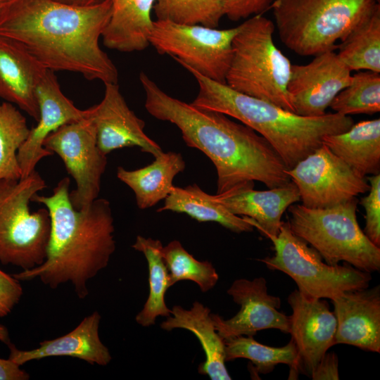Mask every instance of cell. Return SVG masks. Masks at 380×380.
I'll list each match as a JSON object with an SVG mask.
<instances>
[{"label": "cell", "mask_w": 380, "mask_h": 380, "mask_svg": "<svg viewBox=\"0 0 380 380\" xmlns=\"http://www.w3.org/2000/svg\"><path fill=\"white\" fill-rule=\"evenodd\" d=\"M111 11V0L89 6L8 0L0 8V37L17 43L47 70L118 84V69L99 46Z\"/></svg>", "instance_id": "1"}, {"label": "cell", "mask_w": 380, "mask_h": 380, "mask_svg": "<svg viewBox=\"0 0 380 380\" xmlns=\"http://www.w3.org/2000/svg\"><path fill=\"white\" fill-rule=\"evenodd\" d=\"M139 80L147 112L176 125L186 146L198 149L213 163L217 194L248 182H260L268 189L291 182L280 156L252 128L222 113L202 109L168 95L144 72H140Z\"/></svg>", "instance_id": "2"}, {"label": "cell", "mask_w": 380, "mask_h": 380, "mask_svg": "<svg viewBox=\"0 0 380 380\" xmlns=\"http://www.w3.org/2000/svg\"><path fill=\"white\" fill-rule=\"evenodd\" d=\"M69 187L70 179L64 177L51 195L32 196L31 201L44 205L50 216L46 257L39 266L13 276L20 281L38 278L53 289L70 283L77 297L84 299L89 294L88 281L107 267L115 251L114 220L106 198L75 209Z\"/></svg>", "instance_id": "3"}, {"label": "cell", "mask_w": 380, "mask_h": 380, "mask_svg": "<svg viewBox=\"0 0 380 380\" xmlns=\"http://www.w3.org/2000/svg\"><path fill=\"white\" fill-rule=\"evenodd\" d=\"M179 65L198 84L193 105L222 113L252 128L270 143L287 170L321 146L324 136L344 132L355 123L351 117L334 112L300 116L210 80L184 63Z\"/></svg>", "instance_id": "4"}, {"label": "cell", "mask_w": 380, "mask_h": 380, "mask_svg": "<svg viewBox=\"0 0 380 380\" xmlns=\"http://www.w3.org/2000/svg\"><path fill=\"white\" fill-rule=\"evenodd\" d=\"M379 4L376 0H274L272 8L279 39L291 51L315 56L335 51Z\"/></svg>", "instance_id": "5"}, {"label": "cell", "mask_w": 380, "mask_h": 380, "mask_svg": "<svg viewBox=\"0 0 380 380\" xmlns=\"http://www.w3.org/2000/svg\"><path fill=\"white\" fill-rule=\"evenodd\" d=\"M240 26L232 41L233 56L226 84L294 113L287 91L292 64L274 44V23L256 15Z\"/></svg>", "instance_id": "6"}, {"label": "cell", "mask_w": 380, "mask_h": 380, "mask_svg": "<svg viewBox=\"0 0 380 380\" xmlns=\"http://www.w3.org/2000/svg\"><path fill=\"white\" fill-rule=\"evenodd\" d=\"M356 197L327 208H310L302 204L288 208L289 227L310 244L326 263L346 262L369 273L380 270V247L360 229Z\"/></svg>", "instance_id": "7"}, {"label": "cell", "mask_w": 380, "mask_h": 380, "mask_svg": "<svg viewBox=\"0 0 380 380\" xmlns=\"http://www.w3.org/2000/svg\"><path fill=\"white\" fill-rule=\"evenodd\" d=\"M46 187L34 170L18 180H0V262L22 270L41 265L46 257L51 221L48 210L32 212V196Z\"/></svg>", "instance_id": "8"}, {"label": "cell", "mask_w": 380, "mask_h": 380, "mask_svg": "<svg viewBox=\"0 0 380 380\" xmlns=\"http://www.w3.org/2000/svg\"><path fill=\"white\" fill-rule=\"evenodd\" d=\"M274 255L260 259L269 269L289 275L300 293L308 299H334L346 291L368 288L371 273L344 262L330 265L312 247L296 236L289 222H282L276 236L268 237Z\"/></svg>", "instance_id": "9"}, {"label": "cell", "mask_w": 380, "mask_h": 380, "mask_svg": "<svg viewBox=\"0 0 380 380\" xmlns=\"http://www.w3.org/2000/svg\"><path fill=\"white\" fill-rule=\"evenodd\" d=\"M237 27L219 30L201 25H183L156 20L149 37L150 44L160 55H169L204 77L226 84L231 65L232 41Z\"/></svg>", "instance_id": "10"}, {"label": "cell", "mask_w": 380, "mask_h": 380, "mask_svg": "<svg viewBox=\"0 0 380 380\" xmlns=\"http://www.w3.org/2000/svg\"><path fill=\"white\" fill-rule=\"evenodd\" d=\"M43 146L63 160L76 188L70 191L72 206L80 210L98 198L107 157L99 148L92 122L84 118L61 125L49 134Z\"/></svg>", "instance_id": "11"}, {"label": "cell", "mask_w": 380, "mask_h": 380, "mask_svg": "<svg viewBox=\"0 0 380 380\" xmlns=\"http://www.w3.org/2000/svg\"><path fill=\"white\" fill-rule=\"evenodd\" d=\"M297 186L302 205L327 208L369 191L366 178L322 144L286 170Z\"/></svg>", "instance_id": "12"}, {"label": "cell", "mask_w": 380, "mask_h": 380, "mask_svg": "<svg viewBox=\"0 0 380 380\" xmlns=\"http://www.w3.org/2000/svg\"><path fill=\"white\" fill-rule=\"evenodd\" d=\"M351 79V71L335 51L317 55L307 64L291 65L287 91L294 113L305 117L326 114L333 99Z\"/></svg>", "instance_id": "13"}, {"label": "cell", "mask_w": 380, "mask_h": 380, "mask_svg": "<svg viewBox=\"0 0 380 380\" xmlns=\"http://www.w3.org/2000/svg\"><path fill=\"white\" fill-rule=\"evenodd\" d=\"M227 293L241 308L228 319L211 314L215 328L224 340L239 336H253L258 331L267 329L289 334V316L279 311L281 300L268 293L265 278L236 279Z\"/></svg>", "instance_id": "14"}, {"label": "cell", "mask_w": 380, "mask_h": 380, "mask_svg": "<svg viewBox=\"0 0 380 380\" xmlns=\"http://www.w3.org/2000/svg\"><path fill=\"white\" fill-rule=\"evenodd\" d=\"M104 85L102 101L86 109V117L95 127L100 151L107 156L119 148L136 146L154 157L161 153L160 146L144 132L145 122L129 108L118 84Z\"/></svg>", "instance_id": "15"}, {"label": "cell", "mask_w": 380, "mask_h": 380, "mask_svg": "<svg viewBox=\"0 0 380 380\" xmlns=\"http://www.w3.org/2000/svg\"><path fill=\"white\" fill-rule=\"evenodd\" d=\"M287 301L292 310L289 334L298 350L300 369L310 376L336 344V319L325 300L306 298L298 290L289 294Z\"/></svg>", "instance_id": "16"}, {"label": "cell", "mask_w": 380, "mask_h": 380, "mask_svg": "<svg viewBox=\"0 0 380 380\" xmlns=\"http://www.w3.org/2000/svg\"><path fill=\"white\" fill-rule=\"evenodd\" d=\"M37 98L39 118L35 127L30 129L29 136L18 152L21 178L35 170L42 158L53 153L43 146L47 136L63 125L85 118L86 110L77 108L62 92L53 71L47 70L41 79Z\"/></svg>", "instance_id": "17"}, {"label": "cell", "mask_w": 380, "mask_h": 380, "mask_svg": "<svg viewBox=\"0 0 380 380\" xmlns=\"http://www.w3.org/2000/svg\"><path fill=\"white\" fill-rule=\"evenodd\" d=\"M253 187L254 182H248L212 196L232 213L248 217L254 228L267 237L276 236L284 213L300 201L298 189L292 182L265 191Z\"/></svg>", "instance_id": "18"}, {"label": "cell", "mask_w": 380, "mask_h": 380, "mask_svg": "<svg viewBox=\"0 0 380 380\" xmlns=\"http://www.w3.org/2000/svg\"><path fill=\"white\" fill-rule=\"evenodd\" d=\"M336 319V344L380 353V288L343 292L331 300Z\"/></svg>", "instance_id": "19"}, {"label": "cell", "mask_w": 380, "mask_h": 380, "mask_svg": "<svg viewBox=\"0 0 380 380\" xmlns=\"http://www.w3.org/2000/svg\"><path fill=\"white\" fill-rule=\"evenodd\" d=\"M101 318L99 312L94 311L68 334L40 342L39 347L34 349L20 350L10 343L7 345L10 350L8 358L20 366L32 360L61 356L78 358L90 365L106 366L112 356L99 336Z\"/></svg>", "instance_id": "20"}, {"label": "cell", "mask_w": 380, "mask_h": 380, "mask_svg": "<svg viewBox=\"0 0 380 380\" xmlns=\"http://www.w3.org/2000/svg\"><path fill=\"white\" fill-rule=\"evenodd\" d=\"M46 70L17 43L0 37V96L37 121V89Z\"/></svg>", "instance_id": "21"}, {"label": "cell", "mask_w": 380, "mask_h": 380, "mask_svg": "<svg viewBox=\"0 0 380 380\" xmlns=\"http://www.w3.org/2000/svg\"><path fill=\"white\" fill-rule=\"evenodd\" d=\"M160 327L168 331L184 329L197 337L205 356L198 366V373L211 380L232 379L225 366V342L215 328L209 308L198 301H195L190 309L175 305L171 315Z\"/></svg>", "instance_id": "22"}, {"label": "cell", "mask_w": 380, "mask_h": 380, "mask_svg": "<svg viewBox=\"0 0 380 380\" xmlns=\"http://www.w3.org/2000/svg\"><path fill=\"white\" fill-rule=\"evenodd\" d=\"M156 1L111 0V15L101 35L103 44L121 52L146 49L150 45L154 22L151 11Z\"/></svg>", "instance_id": "23"}, {"label": "cell", "mask_w": 380, "mask_h": 380, "mask_svg": "<svg viewBox=\"0 0 380 380\" xmlns=\"http://www.w3.org/2000/svg\"><path fill=\"white\" fill-rule=\"evenodd\" d=\"M186 163L181 153L162 152L143 167L128 170L117 168V177L134 192L139 209L151 208L165 200L171 192L175 177L182 172Z\"/></svg>", "instance_id": "24"}, {"label": "cell", "mask_w": 380, "mask_h": 380, "mask_svg": "<svg viewBox=\"0 0 380 380\" xmlns=\"http://www.w3.org/2000/svg\"><path fill=\"white\" fill-rule=\"evenodd\" d=\"M322 144L362 177L380 174V119L354 123L347 131L323 137Z\"/></svg>", "instance_id": "25"}, {"label": "cell", "mask_w": 380, "mask_h": 380, "mask_svg": "<svg viewBox=\"0 0 380 380\" xmlns=\"http://www.w3.org/2000/svg\"><path fill=\"white\" fill-rule=\"evenodd\" d=\"M164 211L184 213L201 222H217L236 233L249 232L254 229L248 217L232 213L196 184L184 188L174 186L163 206L157 210L158 213Z\"/></svg>", "instance_id": "26"}, {"label": "cell", "mask_w": 380, "mask_h": 380, "mask_svg": "<svg viewBox=\"0 0 380 380\" xmlns=\"http://www.w3.org/2000/svg\"><path fill=\"white\" fill-rule=\"evenodd\" d=\"M132 247L142 253L148 262V296L135 317L137 324L147 327L153 325L158 317H167L171 315V310L165 301V294L171 287L169 273L163 258V246L160 240L138 235Z\"/></svg>", "instance_id": "27"}, {"label": "cell", "mask_w": 380, "mask_h": 380, "mask_svg": "<svg viewBox=\"0 0 380 380\" xmlns=\"http://www.w3.org/2000/svg\"><path fill=\"white\" fill-rule=\"evenodd\" d=\"M340 42L336 54L350 71L380 72V4Z\"/></svg>", "instance_id": "28"}, {"label": "cell", "mask_w": 380, "mask_h": 380, "mask_svg": "<svg viewBox=\"0 0 380 380\" xmlns=\"http://www.w3.org/2000/svg\"><path fill=\"white\" fill-rule=\"evenodd\" d=\"M225 361L246 358L255 366L259 373L271 372L278 364L288 365L291 371L300 369L296 346L291 339L282 347H271L256 341L253 336H239L224 340Z\"/></svg>", "instance_id": "29"}, {"label": "cell", "mask_w": 380, "mask_h": 380, "mask_svg": "<svg viewBox=\"0 0 380 380\" xmlns=\"http://www.w3.org/2000/svg\"><path fill=\"white\" fill-rule=\"evenodd\" d=\"M30 132L26 118L15 106L0 104V180L21 178L18 152Z\"/></svg>", "instance_id": "30"}, {"label": "cell", "mask_w": 380, "mask_h": 380, "mask_svg": "<svg viewBox=\"0 0 380 380\" xmlns=\"http://www.w3.org/2000/svg\"><path fill=\"white\" fill-rule=\"evenodd\" d=\"M334 113L350 116L372 115L380 111V72L360 70L350 84L341 90L329 106Z\"/></svg>", "instance_id": "31"}, {"label": "cell", "mask_w": 380, "mask_h": 380, "mask_svg": "<svg viewBox=\"0 0 380 380\" xmlns=\"http://www.w3.org/2000/svg\"><path fill=\"white\" fill-rule=\"evenodd\" d=\"M162 255L168 270L170 286L177 281L189 280L205 293L212 289L219 279L218 274L210 262L198 260L177 240L163 246Z\"/></svg>", "instance_id": "32"}, {"label": "cell", "mask_w": 380, "mask_h": 380, "mask_svg": "<svg viewBox=\"0 0 380 380\" xmlns=\"http://www.w3.org/2000/svg\"><path fill=\"white\" fill-rule=\"evenodd\" d=\"M225 0H157V20L217 28L224 14Z\"/></svg>", "instance_id": "33"}, {"label": "cell", "mask_w": 380, "mask_h": 380, "mask_svg": "<svg viewBox=\"0 0 380 380\" xmlns=\"http://www.w3.org/2000/svg\"><path fill=\"white\" fill-rule=\"evenodd\" d=\"M366 179L370 188L367 196L360 201L366 214L363 232L375 246L380 247V174Z\"/></svg>", "instance_id": "34"}, {"label": "cell", "mask_w": 380, "mask_h": 380, "mask_svg": "<svg viewBox=\"0 0 380 380\" xmlns=\"http://www.w3.org/2000/svg\"><path fill=\"white\" fill-rule=\"evenodd\" d=\"M274 0H225L224 14L232 21L262 15Z\"/></svg>", "instance_id": "35"}, {"label": "cell", "mask_w": 380, "mask_h": 380, "mask_svg": "<svg viewBox=\"0 0 380 380\" xmlns=\"http://www.w3.org/2000/svg\"><path fill=\"white\" fill-rule=\"evenodd\" d=\"M23 293L20 281L0 269V317L11 312Z\"/></svg>", "instance_id": "36"}, {"label": "cell", "mask_w": 380, "mask_h": 380, "mask_svg": "<svg viewBox=\"0 0 380 380\" xmlns=\"http://www.w3.org/2000/svg\"><path fill=\"white\" fill-rule=\"evenodd\" d=\"M313 380H338V359L334 353H325L312 372Z\"/></svg>", "instance_id": "37"}, {"label": "cell", "mask_w": 380, "mask_h": 380, "mask_svg": "<svg viewBox=\"0 0 380 380\" xmlns=\"http://www.w3.org/2000/svg\"><path fill=\"white\" fill-rule=\"evenodd\" d=\"M30 374L9 358H0V380H27Z\"/></svg>", "instance_id": "38"}, {"label": "cell", "mask_w": 380, "mask_h": 380, "mask_svg": "<svg viewBox=\"0 0 380 380\" xmlns=\"http://www.w3.org/2000/svg\"><path fill=\"white\" fill-rule=\"evenodd\" d=\"M56 1L77 6H89L99 4L105 0H54Z\"/></svg>", "instance_id": "39"}, {"label": "cell", "mask_w": 380, "mask_h": 380, "mask_svg": "<svg viewBox=\"0 0 380 380\" xmlns=\"http://www.w3.org/2000/svg\"><path fill=\"white\" fill-rule=\"evenodd\" d=\"M0 341L6 345L11 343L8 331L7 328L2 324H0Z\"/></svg>", "instance_id": "40"}, {"label": "cell", "mask_w": 380, "mask_h": 380, "mask_svg": "<svg viewBox=\"0 0 380 380\" xmlns=\"http://www.w3.org/2000/svg\"><path fill=\"white\" fill-rule=\"evenodd\" d=\"M6 2V1H5ZM4 2H1L0 1V8L1 7V6L4 4Z\"/></svg>", "instance_id": "41"}, {"label": "cell", "mask_w": 380, "mask_h": 380, "mask_svg": "<svg viewBox=\"0 0 380 380\" xmlns=\"http://www.w3.org/2000/svg\"><path fill=\"white\" fill-rule=\"evenodd\" d=\"M8 0H0L1 2H5V1H7Z\"/></svg>", "instance_id": "42"}, {"label": "cell", "mask_w": 380, "mask_h": 380, "mask_svg": "<svg viewBox=\"0 0 380 380\" xmlns=\"http://www.w3.org/2000/svg\"><path fill=\"white\" fill-rule=\"evenodd\" d=\"M376 1H377L379 3V1H380V0H376Z\"/></svg>", "instance_id": "43"}]
</instances>
